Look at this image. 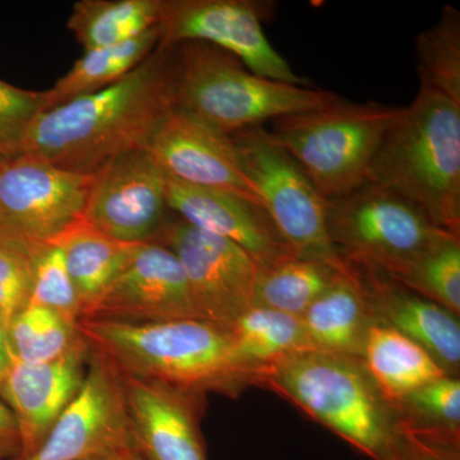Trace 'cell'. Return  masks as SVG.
Here are the masks:
<instances>
[{"instance_id": "obj_1", "label": "cell", "mask_w": 460, "mask_h": 460, "mask_svg": "<svg viewBox=\"0 0 460 460\" xmlns=\"http://www.w3.org/2000/svg\"><path fill=\"white\" fill-rule=\"evenodd\" d=\"M172 108V49L157 47L107 89L40 111L30 123L20 153L90 175L111 157L144 147Z\"/></svg>"}, {"instance_id": "obj_2", "label": "cell", "mask_w": 460, "mask_h": 460, "mask_svg": "<svg viewBox=\"0 0 460 460\" xmlns=\"http://www.w3.org/2000/svg\"><path fill=\"white\" fill-rule=\"evenodd\" d=\"M77 329L122 374L202 394H237L253 385L252 372L239 357L230 330L208 321L80 320Z\"/></svg>"}, {"instance_id": "obj_3", "label": "cell", "mask_w": 460, "mask_h": 460, "mask_svg": "<svg viewBox=\"0 0 460 460\" xmlns=\"http://www.w3.org/2000/svg\"><path fill=\"white\" fill-rule=\"evenodd\" d=\"M368 181L407 199L438 228L460 234V104L420 87L381 142Z\"/></svg>"}, {"instance_id": "obj_4", "label": "cell", "mask_w": 460, "mask_h": 460, "mask_svg": "<svg viewBox=\"0 0 460 460\" xmlns=\"http://www.w3.org/2000/svg\"><path fill=\"white\" fill-rule=\"evenodd\" d=\"M253 385L295 402L372 460H389L401 443L394 405L381 394L361 358L304 350L263 367Z\"/></svg>"}, {"instance_id": "obj_5", "label": "cell", "mask_w": 460, "mask_h": 460, "mask_svg": "<svg viewBox=\"0 0 460 460\" xmlns=\"http://www.w3.org/2000/svg\"><path fill=\"white\" fill-rule=\"evenodd\" d=\"M171 49L172 108L224 135L325 107L338 98L319 87L260 77L232 54L205 42H181Z\"/></svg>"}, {"instance_id": "obj_6", "label": "cell", "mask_w": 460, "mask_h": 460, "mask_svg": "<svg viewBox=\"0 0 460 460\" xmlns=\"http://www.w3.org/2000/svg\"><path fill=\"white\" fill-rule=\"evenodd\" d=\"M399 111L338 96L325 107L272 120L270 133L328 199L367 183L372 160Z\"/></svg>"}, {"instance_id": "obj_7", "label": "cell", "mask_w": 460, "mask_h": 460, "mask_svg": "<svg viewBox=\"0 0 460 460\" xmlns=\"http://www.w3.org/2000/svg\"><path fill=\"white\" fill-rule=\"evenodd\" d=\"M326 201L328 234L339 259L389 277L450 233L407 199L370 181Z\"/></svg>"}, {"instance_id": "obj_8", "label": "cell", "mask_w": 460, "mask_h": 460, "mask_svg": "<svg viewBox=\"0 0 460 460\" xmlns=\"http://www.w3.org/2000/svg\"><path fill=\"white\" fill-rule=\"evenodd\" d=\"M230 138L263 211L290 252L304 259L341 261L328 234V201L270 131L251 127Z\"/></svg>"}, {"instance_id": "obj_9", "label": "cell", "mask_w": 460, "mask_h": 460, "mask_svg": "<svg viewBox=\"0 0 460 460\" xmlns=\"http://www.w3.org/2000/svg\"><path fill=\"white\" fill-rule=\"evenodd\" d=\"M271 8L270 2L255 0H163L159 48L205 42L232 54L260 77L313 86L266 38L263 21L271 16Z\"/></svg>"}, {"instance_id": "obj_10", "label": "cell", "mask_w": 460, "mask_h": 460, "mask_svg": "<svg viewBox=\"0 0 460 460\" xmlns=\"http://www.w3.org/2000/svg\"><path fill=\"white\" fill-rule=\"evenodd\" d=\"M90 183L91 174L27 154L0 157V230L31 244L50 243L83 220Z\"/></svg>"}, {"instance_id": "obj_11", "label": "cell", "mask_w": 460, "mask_h": 460, "mask_svg": "<svg viewBox=\"0 0 460 460\" xmlns=\"http://www.w3.org/2000/svg\"><path fill=\"white\" fill-rule=\"evenodd\" d=\"M166 181L146 148L111 157L91 174L83 222L127 243L156 242L169 223Z\"/></svg>"}, {"instance_id": "obj_12", "label": "cell", "mask_w": 460, "mask_h": 460, "mask_svg": "<svg viewBox=\"0 0 460 460\" xmlns=\"http://www.w3.org/2000/svg\"><path fill=\"white\" fill-rule=\"evenodd\" d=\"M155 243L180 260L199 319L229 329L250 310L259 266L243 248L181 219L166 224Z\"/></svg>"}, {"instance_id": "obj_13", "label": "cell", "mask_w": 460, "mask_h": 460, "mask_svg": "<svg viewBox=\"0 0 460 460\" xmlns=\"http://www.w3.org/2000/svg\"><path fill=\"white\" fill-rule=\"evenodd\" d=\"M132 440L122 376L113 362L90 347L80 392L35 453L23 460H87Z\"/></svg>"}, {"instance_id": "obj_14", "label": "cell", "mask_w": 460, "mask_h": 460, "mask_svg": "<svg viewBox=\"0 0 460 460\" xmlns=\"http://www.w3.org/2000/svg\"><path fill=\"white\" fill-rule=\"evenodd\" d=\"M183 319H199L186 275L177 256L155 242L140 244L80 317L128 323Z\"/></svg>"}, {"instance_id": "obj_15", "label": "cell", "mask_w": 460, "mask_h": 460, "mask_svg": "<svg viewBox=\"0 0 460 460\" xmlns=\"http://www.w3.org/2000/svg\"><path fill=\"white\" fill-rule=\"evenodd\" d=\"M144 148L171 180L233 193L262 208L230 136L190 114L172 108Z\"/></svg>"}, {"instance_id": "obj_16", "label": "cell", "mask_w": 460, "mask_h": 460, "mask_svg": "<svg viewBox=\"0 0 460 460\" xmlns=\"http://www.w3.org/2000/svg\"><path fill=\"white\" fill-rule=\"evenodd\" d=\"M89 357L90 345L81 335L65 356L54 361L23 363L13 359L0 384V399L16 420L20 435L16 460L36 452L74 401L86 376Z\"/></svg>"}, {"instance_id": "obj_17", "label": "cell", "mask_w": 460, "mask_h": 460, "mask_svg": "<svg viewBox=\"0 0 460 460\" xmlns=\"http://www.w3.org/2000/svg\"><path fill=\"white\" fill-rule=\"evenodd\" d=\"M120 376L132 440L148 460H208L199 429L205 394Z\"/></svg>"}, {"instance_id": "obj_18", "label": "cell", "mask_w": 460, "mask_h": 460, "mask_svg": "<svg viewBox=\"0 0 460 460\" xmlns=\"http://www.w3.org/2000/svg\"><path fill=\"white\" fill-rule=\"evenodd\" d=\"M166 180L169 210L184 223L243 248L259 268L293 255L259 205L224 190Z\"/></svg>"}, {"instance_id": "obj_19", "label": "cell", "mask_w": 460, "mask_h": 460, "mask_svg": "<svg viewBox=\"0 0 460 460\" xmlns=\"http://www.w3.org/2000/svg\"><path fill=\"white\" fill-rule=\"evenodd\" d=\"M356 269L361 275L375 323H384L419 344L447 376L459 377V316L384 272Z\"/></svg>"}, {"instance_id": "obj_20", "label": "cell", "mask_w": 460, "mask_h": 460, "mask_svg": "<svg viewBox=\"0 0 460 460\" xmlns=\"http://www.w3.org/2000/svg\"><path fill=\"white\" fill-rule=\"evenodd\" d=\"M302 320L311 349L361 358L375 320L358 270L347 263Z\"/></svg>"}, {"instance_id": "obj_21", "label": "cell", "mask_w": 460, "mask_h": 460, "mask_svg": "<svg viewBox=\"0 0 460 460\" xmlns=\"http://www.w3.org/2000/svg\"><path fill=\"white\" fill-rule=\"evenodd\" d=\"M361 359L375 385L393 405L429 381L447 376L423 348L380 323L368 329Z\"/></svg>"}, {"instance_id": "obj_22", "label": "cell", "mask_w": 460, "mask_h": 460, "mask_svg": "<svg viewBox=\"0 0 460 460\" xmlns=\"http://www.w3.org/2000/svg\"><path fill=\"white\" fill-rule=\"evenodd\" d=\"M51 243H56L65 256L80 301L81 314L102 295L142 244L109 237L83 220L69 226Z\"/></svg>"}, {"instance_id": "obj_23", "label": "cell", "mask_w": 460, "mask_h": 460, "mask_svg": "<svg viewBox=\"0 0 460 460\" xmlns=\"http://www.w3.org/2000/svg\"><path fill=\"white\" fill-rule=\"evenodd\" d=\"M159 26L123 44L84 51L72 68L44 93V111L107 89L135 71L159 47Z\"/></svg>"}, {"instance_id": "obj_24", "label": "cell", "mask_w": 460, "mask_h": 460, "mask_svg": "<svg viewBox=\"0 0 460 460\" xmlns=\"http://www.w3.org/2000/svg\"><path fill=\"white\" fill-rule=\"evenodd\" d=\"M347 262L295 255L257 270L251 307L304 316L339 277Z\"/></svg>"}, {"instance_id": "obj_25", "label": "cell", "mask_w": 460, "mask_h": 460, "mask_svg": "<svg viewBox=\"0 0 460 460\" xmlns=\"http://www.w3.org/2000/svg\"><path fill=\"white\" fill-rule=\"evenodd\" d=\"M163 0H80L66 27L84 51L123 44L157 26Z\"/></svg>"}, {"instance_id": "obj_26", "label": "cell", "mask_w": 460, "mask_h": 460, "mask_svg": "<svg viewBox=\"0 0 460 460\" xmlns=\"http://www.w3.org/2000/svg\"><path fill=\"white\" fill-rule=\"evenodd\" d=\"M239 357L256 374L272 362L311 349L304 325V320L269 310L251 307L229 328Z\"/></svg>"}, {"instance_id": "obj_27", "label": "cell", "mask_w": 460, "mask_h": 460, "mask_svg": "<svg viewBox=\"0 0 460 460\" xmlns=\"http://www.w3.org/2000/svg\"><path fill=\"white\" fill-rule=\"evenodd\" d=\"M414 47L420 87L436 91L460 104L458 9L445 5L434 25L417 35Z\"/></svg>"}, {"instance_id": "obj_28", "label": "cell", "mask_w": 460, "mask_h": 460, "mask_svg": "<svg viewBox=\"0 0 460 460\" xmlns=\"http://www.w3.org/2000/svg\"><path fill=\"white\" fill-rule=\"evenodd\" d=\"M390 278L459 316L460 234L447 233Z\"/></svg>"}, {"instance_id": "obj_29", "label": "cell", "mask_w": 460, "mask_h": 460, "mask_svg": "<svg viewBox=\"0 0 460 460\" xmlns=\"http://www.w3.org/2000/svg\"><path fill=\"white\" fill-rule=\"evenodd\" d=\"M7 334L14 359L23 363L54 361L81 338L77 323L33 304L12 319Z\"/></svg>"}, {"instance_id": "obj_30", "label": "cell", "mask_w": 460, "mask_h": 460, "mask_svg": "<svg viewBox=\"0 0 460 460\" xmlns=\"http://www.w3.org/2000/svg\"><path fill=\"white\" fill-rule=\"evenodd\" d=\"M402 426L460 434V380L443 376L413 390L394 404Z\"/></svg>"}, {"instance_id": "obj_31", "label": "cell", "mask_w": 460, "mask_h": 460, "mask_svg": "<svg viewBox=\"0 0 460 460\" xmlns=\"http://www.w3.org/2000/svg\"><path fill=\"white\" fill-rule=\"evenodd\" d=\"M30 304L53 311L72 323H78L80 301L62 250L56 243L40 244L33 257Z\"/></svg>"}, {"instance_id": "obj_32", "label": "cell", "mask_w": 460, "mask_h": 460, "mask_svg": "<svg viewBox=\"0 0 460 460\" xmlns=\"http://www.w3.org/2000/svg\"><path fill=\"white\" fill-rule=\"evenodd\" d=\"M39 246L0 230V323L5 329L30 304L33 257Z\"/></svg>"}, {"instance_id": "obj_33", "label": "cell", "mask_w": 460, "mask_h": 460, "mask_svg": "<svg viewBox=\"0 0 460 460\" xmlns=\"http://www.w3.org/2000/svg\"><path fill=\"white\" fill-rule=\"evenodd\" d=\"M44 107L42 91L20 89L0 80V157L20 153L30 123Z\"/></svg>"}, {"instance_id": "obj_34", "label": "cell", "mask_w": 460, "mask_h": 460, "mask_svg": "<svg viewBox=\"0 0 460 460\" xmlns=\"http://www.w3.org/2000/svg\"><path fill=\"white\" fill-rule=\"evenodd\" d=\"M389 460H460V434L402 425V438Z\"/></svg>"}, {"instance_id": "obj_35", "label": "cell", "mask_w": 460, "mask_h": 460, "mask_svg": "<svg viewBox=\"0 0 460 460\" xmlns=\"http://www.w3.org/2000/svg\"><path fill=\"white\" fill-rule=\"evenodd\" d=\"M20 454V435L16 420L0 399V460H16Z\"/></svg>"}, {"instance_id": "obj_36", "label": "cell", "mask_w": 460, "mask_h": 460, "mask_svg": "<svg viewBox=\"0 0 460 460\" xmlns=\"http://www.w3.org/2000/svg\"><path fill=\"white\" fill-rule=\"evenodd\" d=\"M87 460H148L133 440L127 441Z\"/></svg>"}, {"instance_id": "obj_37", "label": "cell", "mask_w": 460, "mask_h": 460, "mask_svg": "<svg viewBox=\"0 0 460 460\" xmlns=\"http://www.w3.org/2000/svg\"><path fill=\"white\" fill-rule=\"evenodd\" d=\"M13 353H12L11 344L7 334V329L0 323V384L4 380L5 375L13 363Z\"/></svg>"}]
</instances>
